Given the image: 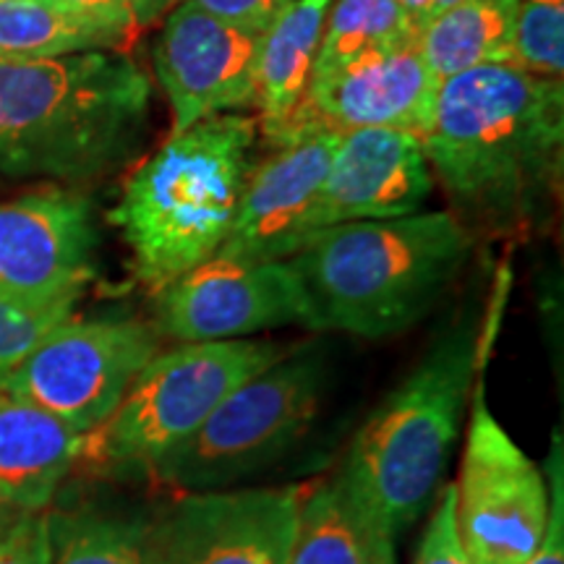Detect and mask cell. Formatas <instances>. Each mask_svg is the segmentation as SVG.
I'll use <instances>...</instances> for the list:
<instances>
[{
    "label": "cell",
    "instance_id": "6da1fadb",
    "mask_svg": "<svg viewBox=\"0 0 564 564\" xmlns=\"http://www.w3.org/2000/svg\"><path fill=\"white\" fill-rule=\"evenodd\" d=\"M562 137V82L497 63L440 84L421 144L465 212L514 220L560 175Z\"/></svg>",
    "mask_w": 564,
    "mask_h": 564
},
{
    "label": "cell",
    "instance_id": "7a4b0ae2",
    "mask_svg": "<svg viewBox=\"0 0 564 564\" xmlns=\"http://www.w3.org/2000/svg\"><path fill=\"white\" fill-rule=\"evenodd\" d=\"M152 87L126 55L0 58V173L89 181L129 158Z\"/></svg>",
    "mask_w": 564,
    "mask_h": 564
},
{
    "label": "cell",
    "instance_id": "3957f363",
    "mask_svg": "<svg viewBox=\"0 0 564 564\" xmlns=\"http://www.w3.org/2000/svg\"><path fill=\"white\" fill-rule=\"evenodd\" d=\"M474 238L453 212L327 228L288 259L306 288L316 333L366 340L419 324L468 262Z\"/></svg>",
    "mask_w": 564,
    "mask_h": 564
},
{
    "label": "cell",
    "instance_id": "277c9868",
    "mask_svg": "<svg viewBox=\"0 0 564 564\" xmlns=\"http://www.w3.org/2000/svg\"><path fill=\"white\" fill-rule=\"evenodd\" d=\"M257 137V121L225 112L175 133L131 175L110 223L141 285L162 293L223 249L253 173Z\"/></svg>",
    "mask_w": 564,
    "mask_h": 564
},
{
    "label": "cell",
    "instance_id": "5b68a950",
    "mask_svg": "<svg viewBox=\"0 0 564 564\" xmlns=\"http://www.w3.org/2000/svg\"><path fill=\"white\" fill-rule=\"evenodd\" d=\"M478 369L474 322L447 329L352 436L340 474L398 535L434 505Z\"/></svg>",
    "mask_w": 564,
    "mask_h": 564
},
{
    "label": "cell",
    "instance_id": "8992f818",
    "mask_svg": "<svg viewBox=\"0 0 564 564\" xmlns=\"http://www.w3.org/2000/svg\"><path fill=\"white\" fill-rule=\"evenodd\" d=\"M288 352L280 343L249 337L181 343L158 352L133 379L116 413L89 434L84 457L110 474H150L236 387Z\"/></svg>",
    "mask_w": 564,
    "mask_h": 564
},
{
    "label": "cell",
    "instance_id": "52a82bcc",
    "mask_svg": "<svg viewBox=\"0 0 564 564\" xmlns=\"http://www.w3.org/2000/svg\"><path fill=\"white\" fill-rule=\"evenodd\" d=\"M324 356L301 348L236 387L150 476L181 494L223 491L278 460L308 432L322 405Z\"/></svg>",
    "mask_w": 564,
    "mask_h": 564
},
{
    "label": "cell",
    "instance_id": "ba28073f",
    "mask_svg": "<svg viewBox=\"0 0 564 564\" xmlns=\"http://www.w3.org/2000/svg\"><path fill=\"white\" fill-rule=\"evenodd\" d=\"M453 497L457 539L474 564H525L539 552L552 518L549 478L486 405L481 382Z\"/></svg>",
    "mask_w": 564,
    "mask_h": 564
},
{
    "label": "cell",
    "instance_id": "9c48e42d",
    "mask_svg": "<svg viewBox=\"0 0 564 564\" xmlns=\"http://www.w3.org/2000/svg\"><path fill=\"white\" fill-rule=\"evenodd\" d=\"M160 335L133 319H66L0 379V394L26 400L91 434L116 413Z\"/></svg>",
    "mask_w": 564,
    "mask_h": 564
},
{
    "label": "cell",
    "instance_id": "30bf717a",
    "mask_svg": "<svg viewBox=\"0 0 564 564\" xmlns=\"http://www.w3.org/2000/svg\"><path fill=\"white\" fill-rule=\"evenodd\" d=\"M306 486L181 494L150 518V564H285Z\"/></svg>",
    "mask_w": 564,
    "mask_h": 564
},
{
    "label": "cell",
    "instance_id": "8fae6325",
    "mask_svg": "<svg viewBox=\"0 0 564 564\" xmlns=\"http://www.w3.org/2000/svg\"><path fill=\"white\" fill-rule=\"evenodd\" d=\"M293 324L314 329V314L288 259L249 264L212 257L158 293L154 333L178 343H217Z\"/></svg>",
    "mask_w": 564,
    "mask_h": 564
},
{
    "label": "cell",
    "instance_id": "7c38bea8",
    "mask_svg": "<svg viewBox=\"0 0 564 564\" xmlns=\"http://www.w3.org/2000/svg\"><path fill=\"white\" fill-rule=\"evenodd\" d=\"M95 207L68 188L0 204V293L24 301L79 299L95 278Z\"/></svg>",
    "mask_w": 564,
    "mask_h": 564
},
{
    "label": "cell",
    "instance_id": "4fadbf2b",
    "mask_svg": "<svg viewBox=\"0 0 564 564\" xmlns=\"http://www.w3.org/2000/svg\"><path fill=\"white\" fill-rule=\"evenodd\" d=\"M257 40L194 0L173 9L154 45L158 82L173 112L171 137L257 100Z\"/></svg>",
    "mask_w": 564,
    "mask_h": 564
},
{
    "label": "cell",
    "instance_id": "5bb4252c",
    "mask_svg": "<svg viewBox=\"0 0 564 564\" xmlns=\"http://www.w3.org/2000/svg\"><path fill=\"white\" fill-rule=\"evenodd\" d=\"M337 131L280 147L246 183L228 241L215 253L230 262H285L319 228L324 183L337 144Z\"/></svg>",
    "mask_w": 564,
    "mask_h": 564
},
{
    "label": "cell",
    "instance_id": "9a60e30c",
    "mask_svg": "<svg viewBox=\"0 0 564 564\" xmlns=\"http://www.w3.org/2000/svg\"><path fill=\"white\" fill-rule=\"evenodd\" d=\"M440 79L421 58L419 47L364 61L340 74L316 79L274 147L319 131L400 129L423 137L432 121Z\"/></svg>",
    "mask_w": 564,
    "mask_h": 564
},
{
    "label": "cell",
    "instance_id": "2e32d148",
    "mask_svg": "<svg viewBox=\"0 0 564 564\" xmlns=\"http://www.w3.org/2000/svg\"><path fill=\"white\" fill-rule=\"evenodd\" d=\"M432 186V167L415 133L400 129L343 131L324 183L319 228L415 215Z\"/></svg>",
    "mask_w": 564,
    "mask_h": 564
},
{
    "label": "cell",
    "instance_id": "e0dca14e",
    "mask_svg": "<svg viewBox=\"0 0 564 564\" xmlns=\"http://www.w3.org/2000/svg\"><path fill=\"white\" fill-rule=\"evenodd\" d=\"M89 434L26 400L0 394V507L47 512Z\"/></svg>",
    "mask_w": 564,
    "mask_h": 564
},
{
    "label": "cell",
    "instance_id": "ac0fdd59",
    "mask_svg": "<svg viewBox=\"0 0 564 564\" xmlns=\"http://www.w3.org/2000/svg\"><path fill=\"white\" fill-rule=\"evenodd\" d=\"M285 564H398L394 533L343 474L306 486Z\"/></svg>",
    "mask_w": 564,
    "mask_h": 564
},
{
    "label": "cell",
    "instance_id": "d6986e66",
    "mask_svg": "<svg viewBox=\"0 0 564 564\" xmlns=\"http://www.w3.org/2000/svg\"><path fill=\"white\" fill-rule=\"evenodd\" d=\"M333 0H291L257 40V100L264 139L274 144L312 87L324 19Z\"/></svg>",
    "mask_w": 564,
    "mask_h": 564
},
{
    "label": "cell",
    "instance_id": "ffe728a7",
    "mask_svg": "<svg viewBox=\"0 0 564 564\" xmlns=\"http://www.w3.org/2000/svg\"><path fill=\"white\" fill-rule=\"evenodd\" d=\"M518 0H457L421 30L419 53L436 79L514 63Z\"/></svg>",
    "mask_w": 564,
    "mask_h": 564
},
{
    "label": "cell",
    "instance_id": "44dd1931",
    "mask_svg": "<svg viewBox=\"0 0 564 564\" xmlns=\"http://www.w3.org/2000/svg\"><path fill=\"white\" fill-rule=\"evenodd\" d=\"M419 37L421 26L398 0H335L324 19L312 82L415 47Z\"/></svg>",
    "mask_w": 564,
    "mask_h": 564
},
{
    "label": "cell",
    "instance_id": "7402d4cb",
    "mask_svg": "<svg viewBox=\"0 0 564 564\" xmlns=\"http://www.w3.org/2000/svg\"><path fill=\"white\" fill-rule=\"evenodd\" d=\"M126 34L63 11L53 0H0V58H61L112 51Z\"/></svg>",
    "mask_w": 564,
    "mask_h": 564
},
{
    "label": "cell",
    "instance_id": "603a6c76",
    "mask_svg": "<svg viewBox=\"0 0 564 564\" xmlns=\"http://www.w3.org/2000/svg\"><path fill=\"white\" fill-rule=\"evenodd\" d=\"M150 518L102 505L51 512V564H150Z\"/></svg>",
    "mask_w": 564,
    "mask_h": 564
},
{
    "label": "cell",
    "instance_id": "cb8c5ba5",
    "mask_svg": "<svg viewBox=\"0 0 564 564\" xmlns=\"http://www.w3.org/2000/svg\"><path fill=\"white\" fill-rule=\"evenodd\" d=\"M514 66L541 79L562 82L564 0H518Z\"/></svg>",
    "mask_w": 564,
    "mask_h": 564
},
{
    "label": "cell",
    "instance_id": "d4e9b609",
    "mask_svg": "<svg viewBox=\"0 0 564 564\" xmlns=\"http://www.w3.org/2000/svg\"><path fill=\"white\" fill-rule=\"evenodd\" d=\"M79 299L24 301L0 293V379L17 369L58 324L70 319Z\"/></svg>",
    "mask_w": 564,
    "mask_h": 564
},
{
    "label": "cell",
    "instance_id": "484cf974",
    "mask_svg": "<svg viewBox=\"0 0 564 564\" xmlns=\"http://www.w3.org/2000/svg\"><path fill=\"white\" fill-rule=\"evenodd\" d=\"M0 564H51V510L0 507Z\"/></svg>",
    "mask_w": 564,
    "mask_h": 564
},
{
    "label": "cell",
    "instance_id": "4316f807",
    "mask_svg": "<svg viewBox=\"0 0 564 564\" xmlns=\"http://www.w3.org/2000/svg\"><path fill=\"white\" fill-rule=\"evenodd\" d=\"M413 564H474L463 552L455 528V497L453 484H444L432 505L426 531L421 535Z\"/></svg>",
    "mask_w": 564,
    "mask_h": 564
},
{
    "label": "cell",
    "instance_id": "83f0119b",
    "mask_svg": "<svg viewBox=\"0 0 564 564\" xmlns=\"http://www.w3.org/2000/svg\"><path fill=\"white\" fill-rule=\"evenodd\" d=\"M53 3L131 37L139 24L152 21L171 0H53Z\"/></svg>",
    "mask_w": 564,
    "mask_h": 564
},
{
    "label": "cell",
    "instance_id": "f1b7e54d",
    "mask_svg": "<svg viewBox=\"0 0 564 564\" xmlns=\"http://www.w3.org/2000/svg\"><path fill=\"white\" fill-rule=\"evenodd\" d=\"M544 474L549 478V491H552V518L544 541L525 564H564V453L562 434L552 436V449H549Z\"/></svg>",
    "mask_w": 564,
    "mask_h": 564
},
{
    "label": "cell",
    "instance_id": "f546056e",
    "mask_svg": "<svg viewBox=\"0 0 564 564\" xmlns=\"http://www.w3.org/2000/svg\"><path fill=\"white\" fill-rule=\"evenodd\" d=\"M199 9L212 13L215 19L228 21L238 30L262 34L267 24L285 9L291 0H194Z\"/></svg>",
    "mask_w": 564,
    "mask_h": 564
},
{
    "label": "cell",
    "instance_id": "4dcf8cb0",
    "mask_svg": "<svg viewBox=\"0 0 564 564\" xmlns=\"http://www.w3.org/2000/svg\"><path fill=\"white\" fill-rule=\"evenodd\" d=\"M398 3L411 13V19L421 26V30L436 17V13H440V9H436V0H398Z\"/></svg>",
    "mask_w": 564,
    "mask_h": 564
},
{
    "label": "cell",
    "instance_id": "1f68e13d",
    "mask_svg": "<svg viewBox=\"0 0 564 564\" xmlns=\"http://www.w3.org/2000/svg\"><path fill=\"white\" fill-rule=\"evenodd\" d=\"M453 3H457V0H436V9H440V13H442L444 9H449Z\"/></svg>",
    "mask_w": 564,
    "mask_h": 564
}]
</instances>
